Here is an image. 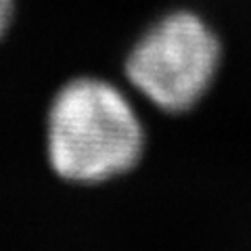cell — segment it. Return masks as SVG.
Wrapping results in <instances>:
<instances>
[{
    "label": "cell",
    "mask_w": 251,
    "mask_h": 251,
    "mask_svg": "<svg viewBox=\"0 0 251 251\" xmlns=\"http://www.w3.org/2000/svg\"><path fill=\"white\" fill-rule=\"evenodd\" d=\"M218 63L216 34L195 13L178 11L140 38L126 61V75L155 107L182 113L207 92Z\"/></svg>",
    "instance_id": "obj_2"
},
{
    "label": "cell",
    "mask_w": 251,
    "mask_h": 251,
    "mask_svg": "<svg viewBox=\"0 0 251 251\" xmlns=\"http://www.w3.org/2000/svg\"><path fill=\"white\" fill-rule=\"evenodd\" d=\"M143 149V124L115 86L77 80L54 99L49 115V157L61 178L105 182L134 168Z\"/></svg>",
    "instance_id": "obj_1"
},
{
    "label": "cell",
    "mask_w": 251,
    "mask_h": 251,
    "mask_svg": "<svg viewBox=\"0 0 251 251\" xmlns=\"http://www.w3.org/2000/svg\"><path fill=\"white\" fill-rule=\"evenodd\" d=\"M13 19V0H0V36L6 31Z\"/></svg>",
    "instance_id": "obj_3"
}]
</instances>
